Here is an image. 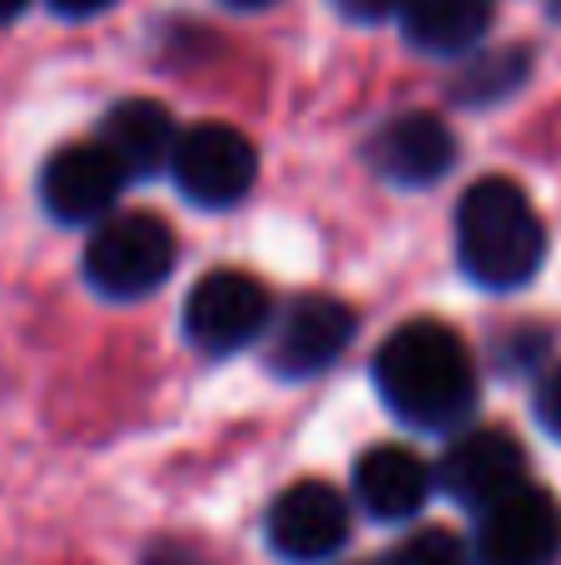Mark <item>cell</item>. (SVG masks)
<instances>
[{"mask_svg":"<svg viewBox=\"0 0 561 565\" xmlns=\"http://www.w3.org/2000/svg\"><path fill=\"white\" fill-rule=\"evenodd\" d=\"M373 382L388 412L417 431H447L473 412L477 402V362L467 342L447 322L417 318L403 322L378 348Z\"/></svg>","mask_w":561,"mask_h":565,"instance_id":"6da1fadb","label":"cell"},{"mask_svg":"<svg viewBox=\"0 0 561 565\" xmlns=\"http://www.w3.org/2000/svg\"><path fill=\"white\" fill-rule=\"evenodd\" d=\"M547 258V228L522 184L477 179L457 204V264L477 288L512 292L537 278Z\"/></svg>","mask_w":561,"mask_h":565,"instance_id":"7a4b0ae2","label":"cell"},{"mask_svg":"<svg viewBox=\"0 0 561 565\" xmlns=\"http://www.w3.org/2000/svg\"><path fill=\"white\" fill-rule=\"evenodd\" d=\"M174 234L155 214H115L89 234L85 278L105 298H145L174 274Z\"/></svg>","mask_w":561,"mask_h":565,"instance_id":"3957f363","label":"cell"},{"mask_svg":"<svg viewBox=\"0 0 561 565\" xmlns=\"http://www.w3.org/2000/svg\"><path fill=\"white\" fill-rule=\"evenodd\" d=\"M169 179L179 184V194H184L189 204L229 209L254 189L258 154H254L244 129L209 119V125L179 129L174 154H169Z\"/></svg>","mask_w":561,"mask_h":565,"instance_id":"277c9868","label":"cell"},{"mask_svg":"<svg viewBox=\"0 0 561 565\" xmlns=\"http://www.w3.org/2000/svg\"><path fill=\"white\" fill-rule=\"evenodd\" d=\"M268 318H274L268 288L239 268L204 274L184 298V332L209 358H229V352L248 348L268 328Z\"/></svg>","mask_w":561,"mask_h":565,"instance_id":"5b68a950","label":"cell"},{"mask_svg":"<svg viewBox=\"0 0 561 565\" xmlns=\"http://www.w3.org/2000/svg\"><path fill=\"white\" fill-rule=\"evenodd\" d=\"M477 516L483 565H552L561 556V507L532 481L512 487Z\"/></svg>","mask_w":561,"mask_h":565,"instance_id":"8992f818","label":"cell"},{"mask_svg":"<svg viewBox=\"0 0 561 565\" xmlns=\"http://www.w3.org/2000/svg\"><path fill=\"white\" fill-rule=\"evenodd\" d=\"M264 531H268V546L284 561L314 565L348 546L353 516H348V501L328 481H294L288 491L274 497Z\"/></svg>","mask_w":561,"mask_h":565,"instance_id":"52a82bcc","label":"cell"},{"mask_svg":"<svg viewBox=\"0 0 561 565\" xmlns=\"http://www.w3.org/2000/svg\"><path fill=\"white\" fill-rule=\"evenodd\" d=\"M443 491L467 511H483L493 507L497 497H507L512 487L527 481V457H522V441L512 437L507 427H473L447 447L443 467L437 477Z\"/></svg>","mask_w":561,"mask_h":565,"instance_id":"ba28073f","label":"cell"},{"mask_svg":"<svg viewBox=\"0 0 561 565\" xmlns=\"http://www.w3.org/2000/svg\"><path fill=\"white\" fill-rule=\"evenodd\" d=\"M358 332V312L348 302L328 298V292H304L284 308V322L274 328V372L284 377H318L343 358V348Z\"/></svg>","mask_w":561,"mask_h":565,"instance_id":"9c48e42d","label":"cell"},{"mask_svg":"<svg viewBox=\"0 0 561 565\" xmlns=\"http://www.w3.org/2000/svg\"><path fill=\"white\" fill-rule=\"evenodd\" d=\"M368 164L403 189H427L457 164V135L427 109L393 115L373 139H368Z\"/></svg>","mask_w":561,"mask_h":565,"instance_id":"30bf717a","label":"cell"},{"mask_svg":"<svg viewBox=\"0 0 561 565\" xmlns=\"http://www.w3.org/2000/svg\"><path fill=\"white\" fill-rule=\"evenodd\" d=\"M125 174L119 164L95 145H65L45 159V174H40V199L60 224H95L115 209Z\"/></svg>","mask_w":561,"mask_h":565,"instance_id":"8fae6325","label":"cell"},{"mask_svg":"<svg viewBox=\"0 0 561 565\" xmlns=\"http://www.w3.org/2000/svg\"><path fill=\"white\" fill-rule=\"evenodd\" d=\"M353 497L373 521H407L433 497V467L413 447H373L353 467Z\"/></svg>","mask_w":561,"mask_h":565,"instance_id":"7c38bea8","label":"cell"},{"mask_svg":"<svg viewBox=\"0 0 561 565\" xmlns=\"http://www.w3.org/2000/svg\"><path fill=\"white\" fill-rule=\"evenodd\" d=\"M174 139L179 125L159 99H119L99 125V149L115 159L125 179H149L159 169H169Z\"/></svg>","mask_w":561,"mask_h":565,"instance_id":"4fadbf2b","label":"cell"},{"mask_svg":"<svg viewBox=\"0 0 561 565\" xmlns=\"http://www.w3.org/2000/svg\"><path fill=\"white\" fill-rule=\"evenodd\" d=\"M398 20L423 55H473L493 30V0H403Z\"/></svg>","mask_w":561,"mask_h":565,"instance_id":"5bb4252c","label":"cell"},{"mask_svg":"<svg viewBox=\"0 0 561 565\" xmlns=\"http://www.w3.org/2000/svg\"><path fill=\"white\" fill-rule=\"evenodd\" d=\"M527 70H532L527 50H477L473 65L457 75V99H467V105H493V99L512 95V89L522 85Z\"/></svg>","mask_w":561,"mask_h":565,"instance_id":"9a60e30c","label":"cell"},{"mask_svg":"<svg viewBox=\"0 0 561 565\" xmlns=\"http://www.w3.org/2000/svg\"><path fill=\"white\" fill-rule=\"evenodd\" d=\"M388 565H473V556H467V546L453 531H413L388 556Z\"/></svg>","mask_w":561,"mask_h":565,"instance_id":"2e32d148","label":"cell"},{"mask_svg":"<svg viewBox=\"0 0 561 565\" xmlns=\"http://www.w3.org/2000/svg\"><path fill=\"white\" fill-rule=\"evenodd\" d=\"M537 422L561 441V362L537 382Z\"/></svg>","mask_w":561,"mask_h":565,"instance_id":"e0dca14e","label":"cell"},{"mask_svg":"<svg viewBox=\"0 0 561 565\" xmlns=\"http://www.w3.org/2000/svg\"><path fill=\"white\" fill-rule=\"evenodd\" d=\"M338 15L358 20V25H378V20H393L403 10V0H334Z\"/></svg>","mask_w":561,"mask_h":565,"instance_id":"ac0fdd59","label":"cell"},{"mask_svg":"<svg viewBox=\"0 0 561 565\" xmlns=\"http://www.w3.org/2000/svg\"><path fill=\"white\" fill-rule=\"evenodd\" d=\"M145 565H209V561L199 556L194 546H179V541H165V546L149 551V561H145Z\"/></svg>","mask_w":561,"mask_h":565,"instance_id":"d6986e66","label":"cell"},{"mask_svg":"<svg viewBox=\"0 0 561 565\" xmlns=\"http://www.w3.org/2000/svg\"><path fill=\"white\" fill-rule=\"evenodd\" d=\"M55 15H65V20H85V15H99V10H109L115 0H45Z\"/></svg>","mask_w":561,"mask_h":565,"instance_id":"ffe728a7","label":"cell"},{"mask_svg":"<svg viewBox=\"0 0 561 565\" xmlns=\"http://www.w3.org/2000/svg\"><path fill=\"white\" fill-rule=\"evenodd\" d=\"M25 6H30V0H0V25H10V20H15Z\"/></svg>","mask_w":561,"mask_h":565,"instance_id":"44dd1931","label":"cell"},{"mask_svg":"<svg viewBox=\"0 0 561 565\" xmlns=\"http://www.w3.org/2000/svg\"><path fill=\"white\" fill-rule=\"evenodd\" d=\"M224 6H234V10H264V6H274V0H224Z\"/></svg>","mask_w":561,"mask_h":565,"instance_id":"7402d4cb","label":"cell"}]
</instances>
